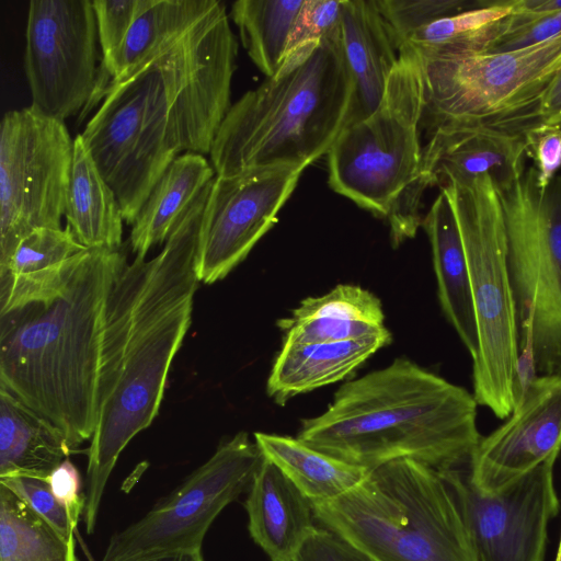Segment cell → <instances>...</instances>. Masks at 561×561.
<instances>
[{"mask_svg": "<svg viewBox=\"0 0 561 561\" xmlns=\"http://www.w3.org/2000/svg\"><path fill=\"white\" fill-rule=\"evenodd\" d=\"M472 0H377L397 48L417 30L439 19L478 8Z\"/></svg>", "mask_w": 561, "mask_h": 561, "instance_id": "obj_33", "label": "cell"}, {"mask_svg": "<svg viewBox=\"0 0 561 561\" xmlns=\"http://www.w3.org/2000/svg\"><path fill=\"white\" fill-rule=\"evenodd\" d=\"M294 561H362L356 551L330 530L317 526Z\"/></svg>", "mask_w": 561, "mask_h": 561, "instance_id": "obj_39", "label": "cell"}, {"mask_svg": "<svg viewBox=\"0 0 561 561\" xmlns=\"http://www.w3.org/2000/svg\"><path fill=\"white\" fill-rule=\"evenodd\" d=\"M305 167L251 169L216 175L202 216L195 257L197 279L225 278L276 224Z\"/></svg>", "mask_w": 561, "mask_h": 561, "instance_id": "obj_15", "label": "cell"}, {"mask_svg": "<svg viewBox=\"0 0 561 561\" xmlns=\"http://www.w3.org/2000/svg\"><path fill=\"white\" fill-rule=\"evenodd\" d=\"M561 34V12L545 16L510 15L507 31L494 41L486 54L506 53L547 42Z\"/></svg>", "mask_w": 561, "mask_h": 561, "instance_id": "obj_36", "label": "cell"}, {"mask_svg": "<svg viewBox=\"0 0 561 561\" xmlns=\"http://www.w3.org/2000/svg\"><path fill=\"white\" fill-rule=\"evenodd\" d=\"M150 0H93L99 44L102 50L99 81L94 95L84 108V116L94 104L103 99L104 91L111 82L116 61L123 48L129 30L139 15L146 9Z\"/></svg>", "mask_w": 561, "mask_h": 561, "instance_id": "obj_32", "label": "cell"}, {"mask_svg": "<svg viewBox=\"0 0 561 561\" xmlns=\"http://www.w3.org/2000/svg\"><path fill=\"white\" fill-rule=\"evenodd\" d=\"M430 131L422 157V179L427 187L468 183L483 175L503 187L526 171L523 135L454 123L439 124Z\"/></svg>", "mask_w": 561, "mask_h": 561, "instance_id": "obj_17", "label": "cell"}, {"mask_svg": "<svg viewBox=\"0 0 561 561\" xmlns=\"http://www.w3.org/2000/svg\"><path fill=\"white\" fill-rule=\"evenodd\" d=\"M248 529L271 561H294L318 524L311 501L263 458L244 501Z\"/></svg>", "mask_w": 561, "mask_h": 561, "instance_id": "obj_19", "label": "cell"}, {"mask_svg": "<svg viewBox=\"0 0 561 561\" xmlns=\"http://www.w3.org/2000/svg\"><path fill=\"white\" fill-rule=\"evenodd\" d=\"M539 125L561 128V69L542 95L537 107L533 128Z\"/></svg>", "mask_w": 561, "mask_h": 561, "instance_id": "obj_40", "label": "cell"}, {"mask_svg": "<svg viewBox=\"0 0 561 561\" xmlns=\"http://www.w3.org/2000/svg\"><path fill=\"white\" fill-rule=\"evenodd\" d=\"M312 507L319 526L373 561H476L447 483L412 459L375 467L347 493Z\"/></svg>", "mask_w": 561, "mask_h": 561, "instance_id": "obj_7", "label": "cell"}, {"mask_svg": "<svg viewBox=\"0 0 561 561\" xmlns=\"http://www.w3.org/2000/svg\"><path fill=\"white\" fill-rule=\"evenodd\" d=\"M510 15L505 0H479L478 8L434 21L403 44L420 57L484 53L507 31Z\"/></svg>", "mask_w": 561, "mask_h": 561, "instance_id": "obj_29", "label": "cell"}, {"mask_svg": "<svg viewBox=\"0 0 561 561\" xmlns=\"http://www.w3.org/2000/svg\"><path fill=\"white\" fill-rule=\"evenodd\" d=\"M71 451L56 425L0 387V479L48 478Z\"/></svg>", "mask_w": 561, "mask_h": 561, "instance_id": "obj_24", "label": "cell"}, {"mask_svg": "<svg viewBox=\"0 0 561 561\" xmlns=\"http://www.w3.org/2000/svg\"><path fill=\"white\" fill-rule=\"evenodd\" d=\"M430 239L442 309L474 360L479 334L463 242L451 202L444 188L423 217Z\"/></svg>", "mask_w": 561, "mask_h": 561, "instance_id": "obj_22", "label": "cell"}, {"mask_svg": "<svg viewBox=\"0 0 561 561\" xmlns=\"http://www.w3.org/2000/svg\"><path fill=\"white\" fill-rule=\"evenodd\" d=\"M497 192L519 336L531 331L537 373L561 377V175L541 191L533 165Z\"/></svg>", "mask_w": 561, "mask_h": 561, "instance_id": "obj_10", "label": "cell"}, {"mask_svg": "<svg viewBox=\"0 0 561 561\" xmlns=\"http://www.w3.org/2000/svg\"><path fill=\"white\" fill-rule=\"evenodd\" d=\"M135 561H204V559L202 550H190L162 553Z\"/></svg>", "mask_w": 561, "mask_h": 561, "instance_id": "obj_42", "label": "cell"}, {"mask_svg": "<svg viewBox=\"0 0 561 561\" xmlns=\"http://www.w3.org/2000/svg\"><path fill=\"white\" fill-rule=\"evenodd\" d=\"M254 442L263 457L278 467L311 503L342 496L370 470L313 448L297 437L256 432Z\"/></svg>", "mask_w": 561, "mask_h": 561, "instance_id": "obj_27", "label": "cell"}, {"mask_svg": "<svg viewBox=\"0 0 561 561\" xmlns=\"http://www.w3.org/2000/svg\"><path fill=\"white\" fill-rule=\"evenodd\" d=\"M440 188L446 191L459 225L477 317L473 397L478 404L505 419L515 407L519 333L497 187L483 175Z\"/></svg>", "mask_w": 561, "mask_h": 561, "instance_id": "obj_8", "label": "cell"}, {"mask_svg": "<svg viewBox=\"0 0 561 561\" xmlns=\"http://www.w3.org/2000/svg\"><path fill=\"white\" fill-rule=\"evenodd\" d=\"M304 0H238L231 5L244 49L253 64L272 77L279 69Z\"/></svg>", "mask_w": 561, "mask_h": 561, "instance_id": "obj_31", "label": "cell"}, {"mask_svg": "<svg viewBox=\"0 0 561 561\" xmlns=\"http://www.w3.org/2000/svg\"><path fill=\"white\" fill-rule=\"evenodd\" d=\"M238 42L225 4L123 81L108 87L81 136L133 225L179 156L209 154L231 107Z\"/></svg>", "mask_w": 561, "mask_h": 561, "instance_id": "obj_1", "label": "cell"}, {"mask_svg": "<svg viewBox=\"0 0 561 561\" xmlns=\"http://www.w3.org/2000/svg\"><path fill=\"white\" fill-rule=\"evenodd\" d=\"M263 458L256 443L244 432L221 442L206 462L146 515L115 533L101 561H135L202 550L215 518L249 490Z\"/></svg>", "mask_w": 561, "mask_h": 561, "instance_id": "obj_12", "label": "cell"}, {"mask_svg": "<svg viewBox=\"0 0 561 561\" xmlns=\"http://www.w3.org/2000/svg\"><path fill=\"white\" fill-rule=\"evenodd\" d=\"M425 112L421 59L403 44L379 107L346 125L327 153L328 183L339 195L385 219L394 247L422 225L420 125Z\"/></svg>", "mask_w": 561, "mask_h": 561, "instance_id": "obj_6", "label": "cell"}, {"mask_svg": "<svg viewBox=\"0 0 561 561\" xmlns=\"http://www.w3.org/2000/svg\"><path fill=\"white\" fill-rule=\"evenodd\" d=\"M561 450V377L537 376L508 420L474 448L468 470L472 484L493 494Z\"/></svg>", "mask_w": 561, "mask_h": 561, "instance_id": "obj_16", "label": "cell"}, {"mask_svg": "<svg viewBox=\"0 0 561 561\" xmlns=\"http://www.w3.org/2000/svg\"><path fill=\"white\" fill-rule=\"evenodd\" d=\"M526 156L535 162L537 184L545 191L561 168V128L539 125L524 134Z\"/></svg>", "mask_w": 561, "mask_h": 561, "instance_id": "obj_37", "label": "cell"}, {"mask_svg": "<svg viewBox=\"0 0 561 561\" xmlns=\"http://www.w3.org/2000/svg\"><path fill=\"white\" fill-rule=\"evenodd\" d=\"M342 0H304L285 57L295 50L340 34Z\"/></svg>", "mask_w": 561, "mask_h": 561, "instance_id": "obj_34", "label": "cell"}, {"mask_svg": "<svg viewBox=\"0 0 561 561\" xmlns=\"http://www.w3.org/2000/svg\"><path fill=\"white\" fill-rule=\"evenodd\" d=\"M218 3V0H150L129 30L106 89L159 55Z\"/></svg>", "mask_w": 561, "mask_h": 561, "instance_id": "obj_28", "label": "cell"}, {"mask_svg": "<svg viewBox=\"0 0 561 561\" xmlns=\"http://www.w3.org/2000/svg\"><path fill=\"white\" fill-rule=\"evenodd\" d=\"M214 181V180H213ZM213 181L152 259L119 271L107 298L96 390L98 420L88 449L83 520L92 534L121 453L159 413L171 364L192 322L195 257Z\"/></svg>", "mask_w": 561, "mask_h": 561, "instance_id": "obj_2", "label": "cell"}, {"mask_svg": "<svg viewBox=\"0 0 561 561\" xmlns=\"http://www.w3.org/2000/svg\"><path fill=\"white\" fill-rule=\"evenodd\" d=\"M340 38L354 84L350 125L379 107L399 50L377 0H342Z\"/></svg>", "mask_w": 561, "mask_h": 561, "instance_id": "obj_18", "label": "cell"}, {"mask_svg": "<svg viewBox=\"0 0 561 561\" xmlns=\"http://www.w3.org/2000/svg\"><path fill=\"white\" fill-rule=\"evenodd\" d=\"M513 15L545 16L561 12V0H505Z\"/></svg>", "mask_w": 561, "mask_h": 561, "instance_id": "obj_41", "label": "cell"}, {"mask_svg": "<svg viewBox=\"0 0 561 561\" xmlns=\"http://www.w3.org/2000/svg\"><path fill=\"white\" fill-rule=\"evenodd\" d=\"M420 59L424 118L431 128L454 123L524 136L533 128L540 100L561 69V34L506 53Z\"/></svg>", "mask_w": 561, "mask_h": 561, "instance_id": "obj_9", "label": "cell"}, {"mask_svg": "<svg viewBox=\"0 0 561 561\" xmlns=\"http://www.w3.org/2000/svg\"><path fill=\"white\" fill-rule=\"evenodd\" d=\"M0 483L11 489L66 538L73 539L75 527L66 508L54 495L47 478L18 476L0 479Z\"/></svg>", "mask_w": 561, "mask_h": 561, "instance_id": "obj_35", "label": "cell"}, {"mask_svg": "<svg viewBox=\"0 0 561 561\" xmlns=\"http://www.w3.org/2000/svg\"><path fill=\"white\" fill-rule=\"evenodd\" d=\"M75 139L64 121L32 105L0 123V270L20 241L38 228H61Z\"/></svg>", "mask_w": 561, "mask_h": 561, "instance_id": "obj_11", "label": "cell"}, {"mask_svg": "<svg viewBox=\"0 0 561 561\" xmlns=\"http://www.w3.org/2000/svg\"><path fill=\"white\" fill-rule=\"evenodd\" d=\"M556 561H561V537H560V542H559Z\"/></svg>", "mask_w": 561, "mask_h": 561, "instance_id": "obj_43", "label": "cell"}, {"mask_svg": "<svg viewBox=\"0 0 561 561\" xmlns=\"http://www.w3.org/2000/svg\"><path fill=\"white\" fill-rule=\"evenodd\" d=\"M84 250L67 226L28 233L0 270V316L57 296Z\"/></svg>", "mask_w": 561, "mask_h": 561, "instance_id": "obj_20", "label": "cell"}, {"mask_svg": "<svg viewBox=\"0 0 561 561\" xmlns=\"http://www.w3.org/2000/svg\"><path fill=\"white\" fill-rule=\"evenodd\" d=\"M47 480L54 495L66 508L76 529L85 508V495L81 492V479L78 469L67 458L51 471Z\"/></svg>", "mask_w": 561, "mask_h": 561, "instance_id": "obj_38", "label": "cell"}, {"mask_svg": "<svg viewBox=\"0 0 561 561\" xmlns=\"http://www.w3.org/2000/svg\"><path fill=\"white\" fill-rule=\"evenodd\" d=\"M380 299L355 285H337L319 297L302 300L279 319L283 344H318L351 340L391 339Z\"/></svg>", "mask_w": 561, "mask_h": 561, "instance_id": "obj_21", "label": "cell"}, {"mask_svg": "<svg viewBox=\"0 0 561 561\" xmlns=\"http://www.w3.org/2000/svg\"><path fill=\"white\" fill-rule=\"evenodd\" d=\"M353 92L340 34L287 55L274 76L231 104L209 153L216 175L309 167L345 127Z\"/></svg>", "mask_w": 561, "mask_h": 561, "instance_id": "obj_5", "label": "cell"}, {"mask_svg": "<svg viewBox=\"0 0 561 561\" xmlns=\"http://www.w3.org/2000/svg\"><path fill=\"white\" fill-rule=\"evenodd\" d=\"M353 550H354V549H353ZM354 551H355V550H354ZM356 552H357V551H356ZM357 554L359 556V558H360V560H362V561H373V560L368 559L367 557H365V556H363V554H360V553H358V552H357Z\"/></svg>", "mask_w": 561, "mask_h": 561, "instance_id": "obj_44", "label": "cell"}, {"mask_svg": "<svg viewBox=\"0 0 561 561\" xmlns=\"http://www.w3.org/2000/svg\"><path fill=\"white\" fill-rule=\"evenodd\" d=\"M0 561H78L66 538L11 489L0 483Z\"/></svg>", "mask_w": 561, "mask_h": 561, "instance_id": "obj_30", "label": "cell"}, {"mask_svg": "<svg viewBox=\"0 0 561 561\" xmlns=\"http://www.w3.org/2000/svg\"><path fill=\"white\" fill-rule=\"evenodd\" d=\"M98 42L92 1H30L24 70L34 108L60 121L84 111L99 81Z\"/></svg>", "mask_w": 561, "mask_h": 561, "instance_id": "obj_13", "label": "cell"}, {"mask_svg": "<svg viewBox=\"0 0 561 561\" xmlns=\"http://www.w3.org/2000/svg\"><path fill=\"white\" fill-rule=\"evenodd\" d=\"M65 217L67 227L87 249H121L124 220L121 205L81 134L75 138Z\"/></svg>", "mask_w": 561, "mask_h": 561, "instance_id": "obj_26", "label": "cell"}, {"mask_svg": "<svg viewBox=\"0 0 561 561\" xmlns=\"http://www.w3.org/2000/svg\"><path fill=\"white\" fill-rule=\"evenodd\" d=\"M215 176L204 154L186 152L169 164L131 225L129 242L136 256L146 257L153 245L165 242L180 218Z\"/></svg>", "mask_w": 561, "mask_h": 561, "instance_id": "obj_25", "label": "cell"}, {"mask_svg": "<svg viewBox=\"0 0 561 561\" xmlns=\"http://www.w3.org/2000/svg\"><path fill=\"white\" fill-rule=\"evenodd\" d=\"M127 262L84 250L55 297L0 316V387L56 425L71 449L91 439L107 298Z\"/></svg>", "mask_w": 561, "mask_h": 561, "instance_id": "obj_3", "label": "cell"}, {"mask_svg": "<svg viewBox=\"0 0 561 561\" xmlns=\"http://www.w3.org/2000/svg\"><path fill=\"white\" fill-rule=\"evenodd\" d=\"M391 339L373 337L318 344H283L266 392L278 404L345 379Z\"/></svg>", "mask_w": 561, "mask_h": 561, "instance_id": "obj_23", "label": "cell"}, {"mask_svg": "<svg viewBox=\"0 0 561 561\" xmlns=\"http://www.w3.org/2000/svg\"><path fill=\"white\" fill-rule=\"evenodd\" d=\"M554 461L493 494L472 484L469 463L438 470L458 505L476 561H543L548 523L559 512Z\"/></svg>", "mask_w": 561, "mask_h": 561, "instance_id": "obj_14", "label": "cell"}, {"mask_svg": "<svg viewBox=\"0 0 561 561\" xmlns=\"http://www.w3.org/2000/svg\"><path fill=\"white\" fill-rule=\"evenodd\" d=\"M468 390L408 358L345 382L297 438L344 461L373 469L412 459L436 470L469 463L482 436Z\"/></svg>", "mask_w": 561, "mask_h": 561, "instance_id": "obj_4", "label": "cell"}]
</instances>
